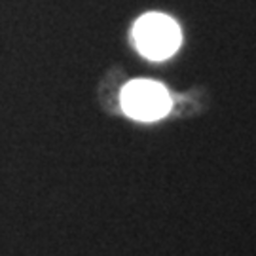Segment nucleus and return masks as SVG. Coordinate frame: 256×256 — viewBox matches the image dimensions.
<instances>
[{"instance_id":"1","label":"nucleus","mask_w":256,"mask_h":256,"mask_svg":"<svg viewBox=\"0 0 256 256\" xmlns=\"http://www.w3.org/2000/svg\"><path fill=\"white\" fill-rule=\"evenodd\" d=\"M180 28L176 21L164 14H144L133 27V42L140 54L162 61L167 59L180 46Z\"/></svg>"},{"instance_id":"2","label":"nucleus","mask_w":256,"mask_h":256,"mask_svg":"<svg viewBox=\"0 0 256 256\" xmlns=\"http://www.w3.org/2000/svg\"><path fill=\"white\" fill-rule=\"evenodd\" d=\"M122 108L133 120L154 122L171 110V95L162 84L133 80L122 90Z\"/></svg>"}]
</instances>
